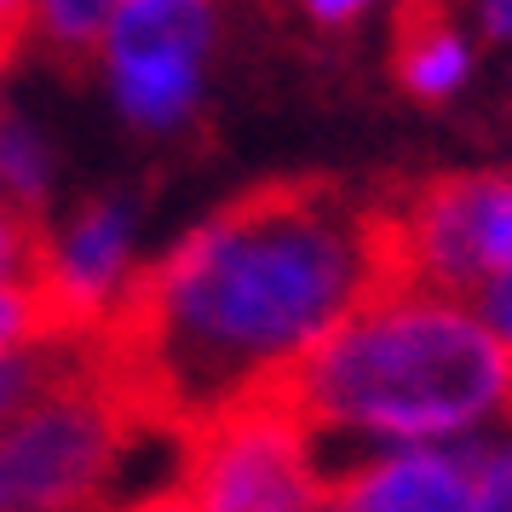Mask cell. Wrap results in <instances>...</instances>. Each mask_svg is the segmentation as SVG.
Returning <instances> with one entry per match:
<instances>
[{"instance_id":"cell-1","label":"cell","mask_w":512,"mask_h":512,"mask_svg":"<svg viewBox=\"0 0 512 512\" xmlns=\"http://www.w3.org/2000/svg\"><path fill=\"white\" fill-rule=\"evenodd\" d=\"M380 288H392L386 185L305 173L242 190L167 259L133 271L87 340L121 403L185 443L288 374Z\"/></svg>"},{"instance_id":"cell-17","label":"cell","mask_w":512,"mask_h":512,"mask_svg":"<svg viewBox=\"0 0 512 512\" xmlns=\"http://www.w3.org/2000/svg\"><path fill=\"white\" fill-rule=\"evenodd\" d=\"M374 0H305V12L317 18V24H351L357 12H369Z\"/></svg>"},{"instance_id":"cell-18","label":"cell","mask_w":512,"mask_h":512,"mask_svg":"<svg viewBox=\"0 0 512 512\" xmlns=\"http://www.w3.org/2000/svg\"><path fill=\"white\" fill-rule=\"evenodd\" d=\"M478 18H484L489 41H507L512 47V0H478Z\"/></svg>"},{"instance_id":"cell-12","label":"cell","mask_w":512,"mask_h":512,"mask_svg":"<svg viewBox=\"0 0 512 512\" xmlns=\"http://www.w3.org/2000/svg\"><path fill=\"white\" fill-rule=\"evenodd\" d=\"M472 461V512H512V443L466 449Z\"/></svg>"},{"instance_id":"cell-4","label":"cell","mask_w":512,"mask_h":512,"mask_svg":"<svg viewBox=\"0 0 512 512\" xmlns=\"http://www.w3.org/2000/svg\"><path fill=\"white\" fill-rule=\"evenodd\" d=\"M179 489L196 512H323L334 495L317 438L265 392L179 443Z\"/></svg>"},{"instance_id":"cell-14","label":"cell","mask_w":512,"mask_h":512,"mask_svg":"<svg viewBox=\"0 0 512 512\" xmlns=\"http://www.w3.org/2000/svg\"><path fill=\"white\" fill-rule=\"evenodd\" d=\"M472 311H478V317H484V328L489 334H495V340H501V346L512 351V271H501V277H489L484 288H478V294H472Z\"/></svg>"},{"instance_id":"cell-2","label":"cell","mask_w":512,"mask_h":512,"mask_svg":"<svg viewBox=\"0 0 512 512\" xmlns=\"http://www.w3.org/2000/svg\"><path fill=\"white\" fill-rule=\"evenodd\" d=\"M265 397H277L311 438L415 449L512 415V351L466 300L380 288L277 374Z\"/></svg>"},{"instance_id":"cell-13","label":"cell","mask_w":512,"mask_h":512,"mask_svg":"<svg viewBox=\"0 0 512 512\" xmlns=\"http://www.w3.org/2000/svg\"><path fill=\"white\" fill-rule=\"evenodd\" d=\"M489 271H512V173H495V202H489Z\"/></svg>"},{"instance_id":"cell-5","label":"cell","mask_w":512,"mask_h":512,"mask_svg":"<svg viewBox=\"0 0 512 512\" xmlns=\"http://www.w3.org/2000/svg\"><path fill=\"white\" fill-rule=\"evenodd\" d=\"M346 512H472V461L443 449H392L334 478Z\"/></svg>"},{"instance_id":"cell-8","label":"cell","mask_w":512,"mask_h":512,"mask_svg":"<svg viewBox=\"0 0 512 512\" xmlns=\"http://www.w3.org/2000/svg\"><path fill=\"white\" fill-rule=\"evenodd\" d=\"M213 47V6L208 0H116L98 52H185L208 58Z\"/></svg>"},{"instance_id":"cell-6","label":"cell","mask_w":512,"mask_h":512,"mask_svg":"<svg viewBox=\"0 0 512 512\" xmlns=\"http://www.w3.org/2000/svg\"><path fill=\"white\" fill-rule=\"evenodd\" d=\"M392 58H397V81L426 104L455 98L472 75V47L455 29L449 0H397Z\"/></svg>"},{"instance_id":"cell-9","label":"cell","mask_w":512,"mask_h":512,"mask_svg":"<svg viewBox=\"0 0 512 512\" xmlns=\"http://www.w3.org/2000/svg\"><path fill=\"white\" fill-rule=\"evenodd\" d=\"M110 12L116 0H35V35L58 58H81V52H98Z\"/></svg>"},{"instance_id":"cell-15","label":"cell","mask_w":512,"mask_h":512,"mask_svg":"<svg viewBox=\"0 0 512 512\" xmlns=\"http://www.w3.org/2000/svg\"><path fill=\"white\" fill-rule=\"evenodd\" d=\"M29 29H35V0H0V70L24 52Z\"/></svg>"},{"instance_id":"cell-10","label":"cell","mask_w":512,"mask_h":512,"mask_svg":"<svg viewBox=\"0 0 512 512\" xmlns=\"http://www.w3.org/2000/svg\"><path fill=\"white\" fill-rule=\"evenodd\" d=\"M47 236V219H29V213L0 202V288H35L41 294Z\"/></svg>"},{"instance_id":"cell-3","label":"cell","mask_w":512,"mask_h":512,"mask_svg":"<svg viewBox=\"0 0 512 512\" xmlns=\"http://www.w3.org/2000/svg\"><path fill=\"white\" fill-rule=\"evenodd\" d=\"M139 438L162 432L116 397L93 340H75L64 369L0 426V512H104Z\"/></svg>"},{"instance_id":"cell-19","label":"cell","mask_w":512,"mask_h":512,"mask_svg":"<svg viewBox=\"0 0 512 512\" xmlns=\"http://www.w3.org/2000/svg\"><path fill=\"white\" fill-rule=\"evenodd\" d=\"M0 116H6V110H0Z\"/></svg>"},{"instance_id":"cell-16","label":"cell","mask_w":512,"mask_h":512,"mask_svg":"<svg viewBox=\"0 0 512 512\" xmlns=\"http://www.w3.org/2000/svg\"><path fill=\"white\" fill-rule=\"evenodd\" d=\"M110 512H196V501H190L185 489H156V495H144V501H127V507H110Z\"/></svg>"},{"instance_id":"cell-20","label":"cell","mask_w":512,"mask_h":512,"mask_svg":"<svg viewBox=\"0 0 512 512\" xmlns=\"http://www.w3.org/2000/svg\"><path fill=\"white\" fill-rule=\"evenodd\" d=\"M507 420H512V415H507Z\"/></svg>"},{"instance_id":"cell-11","label":"cell","mask_w":512,"mask_h":512,"mask_svg":"<svg viewBox=\"0 0 512 512\" xmlns=\"http://www.w3.org/2000/svg\"><path fill=\"white\" fill-rule=\"evenodd\" d=\"M52 340H70L64 323L52 317V305L35 288H0V357L29 346H52Z\"/></svg>"},{"instance_id":"cell-7","label":"cell","mask_w":512,"mask_h":512,"mask_svg":"<svg viewBox=\"0 0 512 512\" xmlns=\"http://www.w3.org/2000/svg\"><path fill=\"white\" fill-rule=\"evenodd\" d=\"M104 70L127 121H139L150 133L179 127L202 93V58H185V52H116L104 58Z\"/></svg>"}]
</instances>
